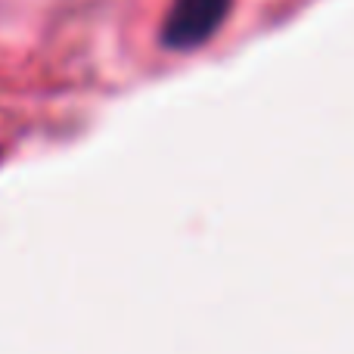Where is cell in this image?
Wrapping results in <instances>:
<instances>
[{
	"label": "cell",
	"mask_w": 354,
	"mask_h": 354,
	"mask_svg": "<svg viewBox=\"0 0 354 354\" xmlns=\"http://www.w3.org/2000/svg\"><path fill=\"white\" fill-rule=\"evenodd\" d=\"M233 0H174L168 10L162 44L168 50H196L224 25Z\"/></svg>",
	"instance_id": "obj_1"
}]
</instances>
